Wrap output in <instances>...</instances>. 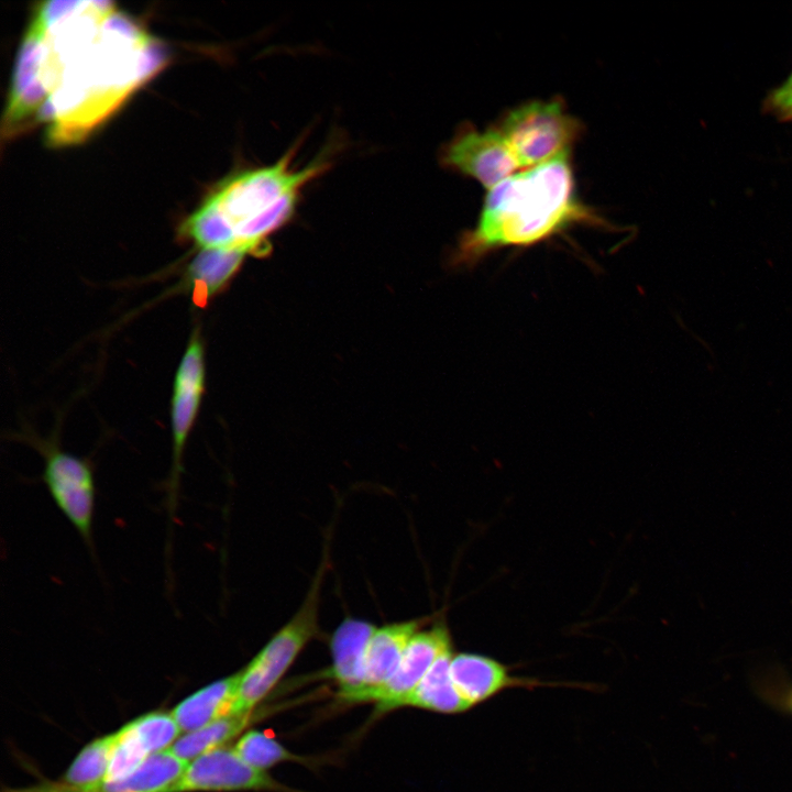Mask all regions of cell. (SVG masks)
<instances>
[{
    "instance_id": "1",
    "label": "cell",
    "mask_w": 792,
    "mask_h": 792,
    "mask_svg": "<svg viewBox=\"0 0 792 792\" xmlns=\"http://www.w3.org/2000/svg\"><path fill=\"white\" fill-rule=\"evenodd\" d=\"M158 42L110 1H46L30 21L4 122L48 123L52 145L84 140L164 64Z\"/></svg>"
},
{
    "instance_id": "2",
    "label": "cell",
    "mask_w": 792,
    "mask_h": 792,
    "mask_svg": "<svg viewBox=\"0 0 792 792\" xmlns=\"http://www.w3.org/2000/svg\"><path fill=\"white\" fill-rule=\"evenodd\" d=\"M570 157L563 152L490 189L475 227L461 234L452 264L474 266L496 250L530 246L574 224L607 227L579 200Z\"/></svg>"
},
{
    "instance_id": "3",
    "label": "cell",
    "mask_w": 792,
    "mask_h": 792,
    "mask_svg": "<svg viewBox=\"0 0 792 792\" xmlns=\"http://www.w3.org/2000/svg\"><path fill=\"white\" fill-rule=\"evenodd\" d=\"M298 144L277 162L230 176L180 226V235L201 249L249 246L254 255L271 251L267 238L295 215L308 184L332 166L331 148L298 167Z\"/></svg>"
},
{
    "instance_id": "4",
    "label": "cell",
    "mask_w": 792,
    "mask_h": 792,
    "mask_svg": "<svg viewBox=\"0 0 792 792\" xmlns=\"http://www.w3.org/2000/svg\"><path fill=\"white\" fill-rule=\"evenodd\" d=\"M328 556L300 607L267 641L252 661L240 671V681L229 714L250 715L252 708L267 695L306 645L319 632V603Z\"/></svg>"
},
{
    "instance_id": "5",
    "label": "cell",
    "mask_w": 792,
    "mask_h": 792,
    "mask_svg": "<svg viewBox=\"0 0 792 792\" xmlns=\"http://www.w3.org/2000/svg\"><path fill=\"white\" fill-rule=\"evenodd\" d=\"M494 129L504 138L519 167H535L571 150L581 123L561 99L526 102L506 113Z\"/></svg>"
},
{
    "instance_id": "6",
    "label": "cell",
    "mask_w": 792,
    "mask_h": 792,
    "mask_svg": "<svg viewBox=\"0 0 792 792\" xmlns=\"http://www.w3.org/2000/svg\"><path fill=\"white\" fill-rule=\"evenodd\" d=\"M37 448L44 457L43 481L51 497L91 548L96 496L91 465L54 443L42 442Z\"/></svg>"
},
{
    "instance_id": "7",
    "label": "cell",
    "mask_w": 792,
    "mask_h": 792,
    "mask_svg": "<svg viewBox=\"0 0 792 792\" xmlns=\"http://www.w3.org/2000/svg\"><path fill=\"white\" fill-rule=\"evenodd\" d=\"M204 344L200 334L193 333L179 362L174 380L170 422L173 463L167 482V513L174 520L183 469V454L201 404L205 389Z\"/></svg>"
},
{
    "instance_id": "8",
    "label": "cell",
    "mask_w": 792,
    "mask_h": 792,
    "mask_svg": "<svg viewBox=\"0 0 792 792\" xmlns=\"http://www.w3.org/2000/svg\"><path fill=\"white\" fill-rule=\"evenodd\" d=\"M440 164L477 180L488 190L505 180L518 167L504 138L494 129L481 131L464 123L440 151Z\"/></svg>"
},
{
    "instance_id": "9",
    "label": "cell",
    "mask_w": 792,
    "mask_h": 792,
    "mask_svg": "<svg viewBox=\"0 0 792 792\" xmlns=\"http://www.w3.org/2000/svg\"><path fill=\"white\" fill-rule=\"evenodd\" d=\"M451 649V636L444 623L420 629L408 642L394 674L381 688L369 693L364 702H375L380 713L400 707L437 659Z\"/></svg>"
},
{
    "instance_id": "10",
    "label": "cell",
    "mask_w": 792,
    "mask_h": 792,
    "mask_svg": "<svg viewBox=\"0 0 792 792\" xmlns=\"http://www.w3.org/2000/svg\"><path fill=\"white\" fill-rule=\"evenodd\" d=\"M283 790L265 771L246 765L228 747H219L188 765L172 792Z\"/></svg>"
},
{
    "instance_id": "11",
    "label": "cell",
    "mask_w": 792,
    "mask_h": 792,
    "mask_svg": "<svg viewBox=\"0 0 792 792\" xmlns=\"http://www.w3.org/2000/svg\"><path fill=\"white\" fill-rule=\"evenodd\" d=\"M424 623L425 619H410L376 627L365 651L363 683L343 702H364L369 693L385 684L397 669L408 642Z\"/></svg>"
},
{
    "instance_id": "12",
    "label": "cell",
    "mask_w": 792,
    "mask_h": 792,
    "mask_svg": "<svg viewBox=\"0 0 792 792\" xmlns=\"http://www.w3.org/2000/svg\"><path fill=\"white\" fill-rule=\"evenodd\" d=\"M188 762L169 750L148 755L130 776L113 781H102L89 788H75L63 782H47L42 792H172L183 777Z\"/></svg>"
},
{
    "instance_id": "13",
    "label": "cell",
    "mask_w": 792,
    "mask_h": 792,
    "mask_svg": "<svg viewBox=\"0 0 792 792\" xmlns=\"http://www.w3.org/2000/svg\"><path fill=\"white\" fill-rule=\"evenodd\" d=\"M450 675L460 695L471 706L507 688L537 684L536 681L510 675L509 669L501 662L476 653L454 654L450 662Z\"/></svg>"
},
{
    "instance_id": "14",
    "label": "cell",
    "mask_w": 792,
    "mask_h": 792,
    "mask_svg": "<svg viewBox=\"0 0 792 792\" xmlns=\"http://www.w3.org/2000/svg\"><path fill=\"white\" fill-rule=\"evenodd\" d=\"M248 254L253 255V251L244 245L201 249L186 267L184 289L196 304L204 305L227 286Z\"/></svg>"
},
{
    "instance_id": "15",
    "label": "cell",
    "mask_w": 792,
    "mask_h": 792,
    "mask_svg": "<svg viewBox=\"0 0 792 792\" xmlns=\"http://www.w3.org/2000/svg\"><path fill=\"white\" fill-rule=\"evenodd\" d=\"M375 629L376 626L371 623L346 618L332 635L330 674L340 689L342 701L363 683L365 651Z\"/></svg>"
},
{
    "instance_id": "16",
    "label": "cell",
    "mask_w": 792,
    "mask_h": 792,
    "mask_svg": "<svg viewBox=\"0 0 792 792\" xmlns=\"http://www.w3.org/2000/svg\"><path fill=\"white\" fill-rule=\"evenodd\" d=\"M240 681V671L218 680L180 702L172 712L183 732H194L229 714Z\"/></svg>"
},
{
    "instance_id": "17",
    "label": "cell",
    "mask_w": 792,
    "mask_h": 792,
    "mask_svg": "<svg viewBox=\"0 0 792 792\" xmlns=\"http://www.w3.org/2000/svg\"><path fill=\"white\" fill-rule=\"evenodd\" d=\"M452 649L442 653L400 706H415L438 713H461L471 705L460 695L450 675Z\"/></svg>"
},
{
    "instance_id": "18",
    "label": "cell",
    "mask_w": 792,
    "mask_h": 792,
    "mask_svg": "<svg viewBox=\"0 0 792 792\" xmlns=\"http://www.w3.org/2000/svg\"><path fill=\"white\" fill-rule=\"evenodd\" d=\"M249 719L250 715H223L202 728L187 733L168 750L188 762L234 738L246 726Z\"/></svg>"
},
{
    "instance_id": "19",
    "label": "cell",
    "mask_w": 792,
    "mask_h": 792,
    "mask_svg": "<svg viewBox=\"0 0 792 792\" xmlns=\"http://www.w3.org/2000/svg\"><path fill=\"white\" fill-rule=\"evenodd\" d=\"M116 737V733H113L87 745L70 765L61 782L75 788H89L102 782L109 768Z\"/></svg>"
},
{
    "instance_id": "20",
    "label": "cell",
    "mask_w": 792,
    "mask_h": 792,
    "mask_svg": "<svg viewBox=\"0 0 792 792\" xmlns=\"http://www.w3.org/2000/svg\"><path fill=\"white\" fill-rule=\"evenodd\" d=\"M234 751L250 767L264 771L285 760H298L272 736L260 730L245 733L234 746Z\"/></svg>"
},
{
    "instance_id": "21",
    "label": "cell",
    "mask_w": 792,
    "mask_h": 792,
    "mask_svg": "<svg viewBox=\"0 0 792 792\" xmlns=\"http://www.w3.org/2000/svg\"><path fill=\"white\" fill-rule=\"evenodd\" d=\"M116 743L103 781L123 779L133 773L148 757L130 723L116 733Z\"/></svg>"
},
{
    "instance_id": "22",
    "label": "cell",
    "mask_w": 792,
    "mask_h": 792,
    "mask_svg": "<svg viewBox=\"0 0 792 792\" xmlns=\"http://www.w3.org/2000/svg\"><path fill=\"white\" fill-rule=\"evenodd\" d=\"M130 725L150 755L164 751L180 732L173 715L162 712L140 716Z\"/></svg>"
},
{
    "instance_id": "23",
    "label": "cell",
    "mask_w": 792,
    "mask_h": 792,
    "mask_svg": "<svg viewBox=\"0 0 792 792\" xmlns=\"http://www.w3.org/2000/svg\"><path fill=\"white\" fill-rule=\"evenodd\" d=\"M762 109L778 121L792 123V73L781 85L767 94Z\"/></svg>"
},
{
    "instance_id": "24",
    "label": "cell",
    "mask_w": 792,
    "mask_h": 792,
    "mask_svg": "<svg viewBox=\"0 0 792 792\" xmlns=\"http://www.w3.org/2000/svg\"><path fill=\"white\" fill-rule=\"evenodd\" d=\"M760 696L783 713L792 715V683L784 681L763 682Z\"/></svg>"
}]
</instances>
